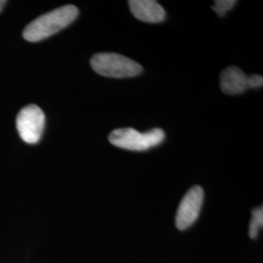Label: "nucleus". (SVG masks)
Listing matches in <instances>:
<instances>
[{
    "label": "nucleus",
    "instance_id": "7ed1b4c3",
    "mask_svg": "<svg viewBox=\"0 0 263 263\" xmlns=\"http://www.w3.org/2000/svg\"><path fill=\"white\" fill-rule=\"evenodd\" d=\"M91 66L98 74L110 78L134 77L142 72L140 64L116 53L96 54L91 59Z\"/></svg>",
    "mask_w": 263,
    "mask_h": 263
},
{
    "label": "nucleus",
    "instance_id": "423d86ee",
    "mask_svg": "<svg viewBox=\"0 0 263 263\" xmlns=\"http://www.w3.org/2000/svg\"><path fill=\"white\" fill-rule=\"evenodd\" d=\"M132 14L141 22L156 24L166 18V12L154 0H131L128 2Z\"/></svg>",
    "mask_w": 263,
    "mask_h": 263
},
{
    "label": "nucleus",
    "instance_id": "0eeeda50",
    "mask_svg": "<svg viewBox=\"0 0 263 263\" xmlns=\"http://www.w3.org/2000/svg\"><path fill=\"white\" fill-rule=\"evenodd\" d=\"M220 88L227 95L242 94L248 88V76L237 66H228L220 74Z\"/></svg>",
    "mask_w": 263,
    "mask_h": 263
},
{
    "label": "nucleus",
    "instance_id": "6e6552de",
    "mask_svg": "<svg viewBox=\"0 0 263 263\" xmlns=\"http://www.w3.org/2000/svg\"><path fill=\"white\" fill-rule=\"evenodd\" d=\"M263 226V209L262 207L256 208L253 211V217L250 223L249 234L252 239L256 238L258 235L259 229Z\"/></svg>",
    "mask_w": 263,
    "mask_h": 263
},
{
    "label": "nucleus",
    "instance_id": "f257e3e1",
    "mask_svg": "<svg viewBox=\"0 0 263 263\" xmlns=\"http://www.w3.org/2000/svg\"><path fill=\"white\" fill-rule=\"evenodd\" d=\"M78 16V9L74 5H66L48 12L32 21L23 32L28 42H38L54 35L70 25Z\"/></svg>",
    "mask_w": 263,
    "mask_h": 263
},
{
    "label": "nucleus",
    "instance_id": "1a4fd4ad",
    "mask_svg": "<svg viewBox=\"0 0 263 263\" xmlns=\"http://www.w3.org/2000/svg\"><path fill=\"white\" fill-rule=\"evenodd\" d=\"M235 4V0H216L212 8L219 17H223L229 10L234 7Z\"/></svg>",
    "mask_w": 263,
    "mask_h": 263
},
{
    "label": "nucleus",
    "instance_id": "20e7f679",
    "mask_svg": "<svg viewBox=\"0 0 263 263\" xmlns=\"http://www.w3.org/2000/svg\"><path fill=\"white\" fill-rule=\"evenodd\" d=\"M16 125L21 139L28 144H35L44 131L45 114L37 105L28 104L21 109Z\"/></svg>",
    "mask_w": 263,
    "mask_h": 263
},
{
    "label": "nucleus",
    "instance_id": "9d476101",
    "mask_svg": "<svg viewBox=\"0 0 263 263\" xmlns=\"http://www.w3.org/2000/svg\"><path fill=\"white\" fill-rule=\"evenodd\" d=\"M263 86V77L259 74L248 76V88H261Z\"/></svg>",
    "mask_w": 263,
    "mask_h": 263
},
{
    "label": "nucleus",
    "instance_id": "9b49d317",
    "mask_svg": "<svg viewBox=\"0 0 263 263\" xmlns=\"http://www.w3.org/2000/svg\"><path fill=\"white\" fill-rule=\"evenodd\" d=\"M5 4H6V1H4V0H0V13H1V11L3 10V8H4Z\"/></svg>",
    "mask_w": 263,
    "mask_h": 263
},
{
    "label": "nucleus",
    "instance_id": "f03ea898",
    "mask_svg": "<svg viewBox=\"0 0 263 263\" xmlns=\"http://www.w3.org/2000/svg\"><path fill=\"white\" fill-rule=\"evenodd\" d=\"M165 132L160 128L146 133L133 128L115 129L108 136V141L116 147L132 151H145L158 146L165 140Z\"/></svg>",
    "mask_w": 263,
    "mask_h": 263
},
{
    "label": "nucleus",
    "instance_id": "39448f33",
    "mask_svg": "<svg viewBox=\"0 0 263 263\" xmlns=\"http://www.w3.org/2000/svg\"><path fill=\"white\" fill-rule=\"evenodd\" d=\"M204 201V190L201 186H193L189 189L179 204L176 226L179 230H185L192 226L200 214Z\"/></svg>",
    "mask_w": 263,
    "mask_h": 263
}]
</instances>
